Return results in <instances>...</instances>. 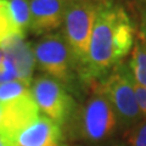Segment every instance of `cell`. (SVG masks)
Listing matches in <instances>:
<instances>
[{
	"mask_svg": "<svg viewBox=\"0 0 146 146\" xmlns=\"http://www.w3.org/2000/svg\"><path fill=\"white\" fill-rule=\"evenodd\" d=\"M141 1H144V3H145V4H146V0H141Z\"/></svg>",
	"mask_w": 146,
	"mask_h": 146,
	"instance_id": "ffe728a7",
	"label": "cell"
},
{
	"mask_svg": "<svg viewBox=\"0 0 146 146\" xmlns=\"http://www.w3.org/2000/svg\"><path fill=\"white\" fill-rule=\"evenodd\" d=\"M13 35H21L17 31L7 0H0V45ZM23 36V35H22Z\"/></svg>",
	"mask_w": 146,
	"mask_h": 146,
	"instance_id": "5bb4252c",
	"label": "cell"
},
{
	"mask_svg": "<svg viewBox=\"0 0 146 146\" xmlns=\"http://www.w3.org/2000/svg\"><path fill=\"white\" fill-rule=\"evenodd\" d=\"M133 88H134V93L136 96V101H138V105H139L140 112L143 117L146 118V88L135 83L134 80H133Z\"/></svg>",
	"mask_w": 146,
	"mask_h": 146,
	"instance_id": "e0dca14e",
	"label": "cell"
},
{
	"mask_svg": "<svg viewBox=\"0 0 146 146\" xmlns=\"http://www.w3.org/2000/svg\"><path fill=\"white\" fill-rule=\"evenodd\" d=\"M7 3L18 33L26 36L27 33H29L31 23L29 0H7Z\"/></svg>",
	"mask_w": 146,
	"mask_h": 146,
	"instance_id": "7c38bea8",
	"label": "cell"
},
{
	"mask_svg": "<svg viewBox=\"0 0 146 146\" xmlns=\"http://www.w3.org/2000/svg\"><path fill=\"white\" fill-rule=\"evenodd\" d=\"M134 45V25L125 9L104 0L91 33L82 83L93 85L123 61Z\"/></svg>",
	"mask_w": 146,
	"mask_h": 146,
	"instance_id": "6da1fadb",
	"label": "cell"
},
{
	"mask_svg": "<svg viewBox=\"0 0 146 146\" xmlns=\"http://www.w3.org/2000/svg\"><path fill=\"white\" fill-rule=\"evenodd\" d=\"M104 0H68L62 33L72 50L82 83L91 33Z\"/></svg>",
	"mask_w": 146,
	"mask_h": 146,
	"instance_id": "277c9868",
	"label": "cell"
},
{
	"mask_svg": "<svg viewBox=\"0 0 146 146\" xmlns=\"http://www.w3.org/2000/svg\"><path fill=\"white\" fill-rule=\"evenodd\" d=\"M0 146H17V145L13 140L9 139V138H6V136L0 134Z\"/></svg>",
	"mask_w": 146,
	"mask_h": 146,
	"instance_id": "d6986e66",
	"label": "cell"
},
{
	"mask_svg": "<svg viewBox=\"0 0 146 146\" xmlns=\"http://www.w3.org/2000/svg\"><path fill=\"white\" fill-rule=\"evenodd\" d=\"M0 46L13 62L18 79L31 84L34 78V71L36 70L33 44L27 42L26 36L13 35L6 39Z\"/></svg>",
	"mask_w": 146,
	"mask_h": 146,
	"instance_id": "30bf717a",
	"label": "cell"
},
{
	"mask_svg": "<svg viewBox=\"0 0 146 146\" xmlns=\"http://www.w3.org/2000/svg\"><path fill=\"white\" fill-rule=\"evenodd\" d=\"M33 50L36 70L57 80L68 91L76 93L80 79L72 50L62 31L42 35L33 43Z\"/></svg>",
	"mask_w": 146,
	"mask_h": 146,
	"instance_id": "3957f363",
	"label": "cell"
},
{
	"mask_svg": "<svg viewBox=\"0 0 146 146\" xmlns=\"http://www.w3.org/2000/svg\"><path fill=\"white\" fill-rule=\"evenodd\" d=\"M68 0H29V33L45 35L62 28Z\"/></svg>",
	"mask_w": 146,
	"mask_h": 146,
	"instance_id": "ba28073f",
	"label": "cell"
},
{
	"mask_svg": "<svg viewBox=\"0 0 146 146\" xmlns=\"http://www.w3.org/2000/svg\"><path fill=\"white\" fill-rule=\"evenodd\" d=\"M93 90L108 100L122 125L130 128L144 118L136 101L129 66L125 63L121 62L106 77L94 83Z\"/></svg>",
	"mask_w": 146,
	"mask_h": 146,
	"instance_id": "5b68a950",
	"label": "cell"
},
{
	"mask_svg": "<svg viewBox=\"0 0 146 146\" xmlns=\"http://www.w3.org/2000/svg\"><path fill=\"white\" fill-rule=\"evenodd\" d=\"M119 124L110 101L102 94L93 90V94L83 104H77L63 128L73 140L98 144L113 136Z\"/></svg>",
	"mask_w": 146,
	"mask_h": 146,
	"instance_id": "7a4b0ae2",
	"label": "cell"
},
{
	"mask_svg": "<svg viewBox=\"0 0 146 146\" xmlns=\"http://www.w3.org/2000/svg\"><path fill=\"white\" fill-rule=\"evenodd\" d=\"M128 146H146V118H143L125 133Z\"/></svg>",
	"mask_w": 146,
	"mask_h": 146,
	"instance_id": "9a60e30c",
	"label": "cell"
},
{
	"mask_svg": "<svg viewBox=\"0 0 146 146\" xmlns=\"http://www.w3.org/2000/svg\"><path fill=\"white\" fill-rule=\"evenodd\" d=\"M129 70L135 83L146 88V40L139 38L133 46Z\"/></svg>",
	"mask_w": 146,
	"mask_h": 146,
	"instance_id": "8fae6325",
	"label": "cell"
},
{
	"mask_svg": "<svg viewBox=\"0 0 146 146\" xmlns=\"http://www.w3.org/2000/svg\"><path fill=\"white\" fill-rule=\"evenodd\" d=\"M13 79H18L15 65L9 57V55L0 46V83Z\"/></svg>",
	"mask_w": 146,
	"mask_h": 146,
	"instance_id": "2e32d148",
	"label": "cell"
},
{
	"mask_svg": "<svg viewBox=\"0 0 146 146\" xmlns=\"http://www.w3.org/2000/svg\"><path fill=\"white\" fill-rule=\"evenodd\" d=\"M31 90L40 113L56 122L63 129L77 106L70 91L57 80L45 74L34 77Z\"/></svg>",
	"mask_w": 146,
	"mask_h": 146,
	"instance_id": "8992f818",
	"label": "cell"
},
{
	"mask_svg": "<svg viewBox=\"0 0 146 146\" xmlns=\"http://www.w3.org/2000/svg\"><path fill=\"white\" fill-rule=\"evenodd\" d=\"M39 116L40 111L32 90L12 101L0 104V134L15 141L16 136Z\"/></svg>",
	"mask_w": 146,
	"mask_h": 146,
	"instance_id": "52a82bcc",
	"label": "cell"
},
{
	"mask_svg": "<svg viewBox=\"0 0 146 146\" xmlns=\"http://www.w3.org/2000/svg\"><path fill=\"white\" fill-rule=\"evenodd\" d=\"M63 146H67V145H63Z\"/></svg>",
	"mask_w": 146,
	"mask_h": 146,
	"instance_id": "44dd1931",
	"label": "cell"
},
{
	"mask_svg": "<svg viewBox=\"0 0 146 146\" xmlns=\"http://www.w3.org/2000/svg\"><path fill=\"white\" fill-rule=\"evenodd\" d=\"M31 84L20 79L0 83V104L12 101V100L23 96L26 94H29Z\"/></svg>",
	"mask_w": 146,
	"mask_h": 146,
	"instance_id": "4fadbf2b",
	"label": "cell"
},
{
	"mask_svg": "<svg viewBox=\"0 0 146 146\" xmlns=\"http://www.w3.org/2000/svg\"><path fill=\"white\" fill-rule=\"evenodd\" d=\"M139 35L141 39L146 40V10L141 12V20H140V29Z\"/></svg>",
	"mask_w": 146,
	"mask_h": 146,
	"instance_id": "ac0fdd59",
	"label": "cell"
},
{
	"mask_svg": "<svg viewBox=\"0 0 146 146\" xmlns=\"http://www.w3.org/2000/svg\"><path fill=\"white\" fill-rule=\"evenodd\" d=\"M63 129L40 113L36 119L16 136L17 146H63Z\"/></svg>",
	"mask_w": 146,
	"mask_h": 146,
	"instance_id": "9c48e42d",
	"label": "cell"
}]
</instances>
